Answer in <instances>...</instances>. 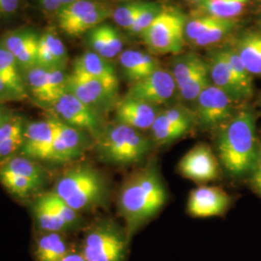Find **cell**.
Masks as SVG:
<instances>
[{
	"label": "cell",
	"mask_w": 261,
	"mask_h": 261,
	"mask_svg": "<svg viewBox=\"0 0 261 261\" xmlns=\"http://www.w3.org/2000/svg\"><path fill=\"white\" fill-rule=\"evenodd\" d=\"M159 112L156 107L125 96L115 106V122L140 132L150 130Z\"/></svg>",
	"instance_id": "19"
},
{
	"label": "cell",
	"mask_w": 261,
	"mask_h": 261,
	"mask_svg": "<svg viewBox=\"0 0 261 261\" xmlns=\"http://www.w3.org/2000/svg\"><path fill=\"white\" fill-rule=\"evenodd\" d=\"M41 7L47 12L57 13L63 8L61 0H37Z\"/></svg>",
	"instance_id": "42"
},
{
	"label": "cell",
	"mask_w": 261,
	"mask_h": 261,
	"mask_svg": "<svg viewBox=\"0 0 261 261\" xmlns=\"http://www.w3.org/2000/svg\"><path fill=\"white\" fill-rule=\"evenodd\" d=\"M38 66L47 69H64L68 55L62 40L54 32L40 35L38 46Z\"/></svg>",
	"instance_id": "25"
},
{
	"label": "cell",
	"mask_w": 261,
	"mask_h": 261,
	"mask_svg": "<svg viewBox=\"0 0 261 261\" xmlns=\"http://www.w3.org/2000/svg\"><path fill=\"white\" fill-rule=\"evenodd\" d=\"M153 141L140 130L114 122L106 125L94 140L100 161L108 165L127 167L142 163L153 148Z\"/></svg>",
	"instance_id": "4"
},
{
	"label": "cell",
	"mask_w": 261,
	"mask_h": 261,
	"mask_svg": "<svg viewBox=\"0 0 261 261\" xmlns=\"http://www.w3.org/2000/svg\"><path fill=\"white\" fill-rule=\"evenodd\" d=\"M223 51L239 84H241L243 89L249 95V97H251L252 94V75L246 69L240 57L234 49L226 48L223 49Z\"/></svg>",
	"instance_id": "37"
},
{
	"label": "cell",
	"mask_w": 261,
	"mask_h": 261,
	"mask_svg": "<svg viewBox=\"0 0 261 261\" xmlns=\"http://www.w3.org/2000/svg\"><path fill=\"white\" fill-rule=\"evenodd\" d=\"M49 108L57 119L86 133L93 140L99 137L106 126L99 112L69 91L62 94Z\"/></svg>",
	"instance_id": "7"
},
{
	"label": "cell",
	"mask_w": 261,
	"mask_h": 261,
	"mask_svg": "<svg viewBox=\"0 0 261 261\" xmlns=\"http://www.w3.org/2000/svg\"><path fill=\"white\" fill-rule=\"evenodd\" d=\"M119 64L124 77L132 84L140 82L160 69L159 61L155 57L137 49L122 51Z\"/></svg>",
	"instance_id": "22"
},
{
	"label": "cell",
	"mask_w": 261,
	"mask_h": 261,
	"mask_svg": "<svg viewBox=\"0 0 261 261\" xmlns=\"http://www.w3.org/2000/svg\"><path fill=\"white\" fill-rule=\"evenodd\" d=\"M167 200L168 191L155 162L127 178L119 192L118 211L130 239L158 214Z\"/></svg>",
	"instance_id": "1"
},
{
	"label": "cell",
	"mask_w": 261,
	"mask_h": 261,
	"mask_svg": "<svg viewBox=\"0 0 261 261\" xmlns=\"http://www.w3.org/2000/svg\"><path fill=\"white\" fill-rule=\"evenodd\" d=\"M42 196L46 200L47 205L49 206L53 209V211L56 215H58L66 224L70 226L71 230L75 229L77 226L81 225L82 223L81 213L76 212L73 208L66 204L63 200L57 197L51 191L42 194Z\"/></svg>",
	"instance_id": "34"
},
{
	"label": "cell",
	"mask_w": 261,
	"mask_h": 261,
	"mask_svg": "<svg viewBox=\"0 0 261 261\" xmlns=\"http://www.w3.org/2000/svg\"><path fill=\"white\" fill-rule=\"evenodd\" d=\"M178 172L196 183L210 182L220 175V161L207 144L199 143L179 161Z\"/></svg>",
	"instance_id": "14"
},
{
	"label": "cell",
	"mask_w": 261,
	"mask_h": 261,
	"mask_svg": "<svg viewBox=\"0 0 261 261\" xmlns=\"http://www.w3.org/2000/svg\"><path fill=\"white\" fill-rule=\"evenodd\" d=\"M125 1H130V0H125Z\"/></svg>",
	"instance_id": "49"
},
{
	"label": "cell",
	"mask_w": 261,
	"mask_h": 261,
	"mask_svg": "<svg viewBox=\"0 0 261 261\" xmlns=\"http://www.w3.org/2000/svg\"><path fill=\"white\" fill-rule=\"evenodd\" d=\"M195 114L185 107L169 108L159 112L150 129V139L154 144L167 145L187 135L195 125Z\"/></svg>",
	"instance_id": "11"
},
{
	"label": "cell",
	"mask_w": 261,
	"mask_h": 261,
	"mask_svg": "<svg viewBox=\"0 0 261 261\" xmlns=\"http://www.w3.org/2000/svg\"><path fill=\"white\" fill-rule=\"evenodd\" d=\"M191 3H193V4H196V5H197V4H199L202 0H189Z\"/></svg>",
	"instance_id": "47"
},
{
	"label": "cell",
	"mask_w": 261,
	"mask_h": 261,
	"mask_svg": "<svg viewBox=\"0 0 261 261\" xmlns=\"http://www.w3.org/2000/svg\"><path fill=\"white\" fill-rule=\"evenodd\" d=\"M251 173V185L254 192L261 197V143L258 145V151Z\"/></svg>",
	"instance_id": "40"
},
{
	"label": "cell",
	"mask_w": 261,
	"mask_h": 261,
	"mask_svg": "<svg viewBox=\"0 0 261 261\" xmlns=\"http://www.w3.org/2000/svg\"><path fill=\"white\" fill-rule=\"evenodd\" d=\"M73 248L62 232L38 231L33 243L35 261H61Z\"/></svg>",
	"instance_id": "23"
},
{
	"label": "cell",
	"mask_w": 261,
	"mask_h": 261,
	"mask_svg": "<svg viewBox=\"0 0 261 261\" xmlns=\"http://www.w3.org/2000/svg\"><path fill=\"white\" fill-rule=\"evenodd\" d=\"M0 183L11 195L20 199L28 198L43 187L36 181L12 173L2 168H0Z\"/></svg>",
	"instance_id": "31"
},
{
	"label": "cell",
	"mask_w": 261,
	"mask_h": 261,
	"mask_svg": "<svg viewBox=\"0 0 261 261\" xmlns=\"http://www.w3.org/2000/svg\"><path fill=\"white\" fill-rule=\"evenodd\" d=\"M130 241L125 227L101 220L86 230L80 250L86 261H126Z\"/></svg>",
	"instance_id": "5"
},
{
	"label": "cell",
	"mask_w": 261,
	"mask_h": 261,
	"mask_svg": "<svg viewBox=\"0 0 261 261\" xmlns=\"http://www.w3.org/2000/svg\"><path fill=\"white\" fill-rule=\"evenodd\" d=\"M255 125L254 113L246 109L236 112L218 129L219 161L232 176H244L252 171L259 145Z\"/></svg>",
	"instance_id": "2"
},
{
	"label": "cell",
	"mask_w": 261,
	"mask_h": 261,
	"mask_svg": "<svg viewBox=\"0 0 261 261\" xmlns=\"http://www.w3.org/2000/svg\"><path fill=\"white\" fill-rule=\"evenodd\" d=\"M61 261H86L80 249H72Z\"/></svg>",
	"instance_id": "44"
},
{
	"label": "cell",
	"mask_w": 261,
	"mask_h": 261,
	"mask_svg": "<svg viewBox=\"0 0 261 261\" xmlns=\"http://www.w3.org/2000/svg\"><path fill=\"white\" fill-rule=\"evenodd\" d=\"M0 79L16 95L18 100L28 98V89L23 76L20 74V67L16 58L2 44H0Z\"/></svg>",
	"instance_id": "26"
},
{
	"label": "cell",
	"mask_w": 261,
	"mask_h": 261,
	"mask_svg": "<svg viewBox=\"0 0 261 261\" xmlns=\"http://www.w3.org/2000/svg\"><path fill=\"white\" fill-rule=\"evenodd\" d=\"M195 103V119L204 130H218L235 114V101L214 84H210L204 88Z\"/></svg>",
	"instance_id": "8"
},
{
	"label": "cell",
	"mask_w": 261,
	"mask_h": 261,
	"mask_svg": "<svg viewBox=\"0 0 261 261\" xmlns=\"http://www.w3.org/2000/svg\"><path fill=\"white\" fill-rule=\"evenodd\" d=\"M68 76L64 69H47L36 66L25 71L23 80L28 93L34 100L50 107L67 91Z\"/></svg>",
	"instance_id": "10"
},
{
	"label": "cell",
	"mask_w": 261,
	"mask_h": 261,
	"mask_svg": "<svg viewBox=\"0 0 261 261\" xmlns=\"http://www.w3.org/2000/svg\"><path fill=\"white\" fill-rule=\"evenodd\" d=\"M88 43L95 54L105 59L120 56L123 49V39L115 28L102 23L89 31Z\"/></svg>",
	"instance_id": "24"
},
{
	"label": "cell",
	"mask_w": 261,
	"mask_h": 261,
	"mask_svg": "<svg viewBox=\"0 0 261 261\" xmlns=\"http://www.w3.org/2000/svg\"><path fill=\"white\" fill-rule=\"evenodd\" d=\"M51 192L79 213L103 206L110 195L106 178L87 164L67 169L57 179Z\"/></svg>",
	"instance_id": "3"
},
{
	"label": "cell",
	"mask_w": 261,
	"mask_h": 261,
	"mask_svg": "<svg viewBox=\"0 0 261 261\" xmlns=\"http://www.w3.org/2000/svg\"><path fill=\"white\" fill-rule=\"evenodd\" d=\"M163 7L158 3L147 2L145 7L140 13L137 19L135 20L133 27L130 28L129 32L135 35H141V33L150 27V24L154 21V19L158 17L159 14Z\"/></svg>",
	"instance_id": "39"
},
{
	"label": "cell",
	"mask_w": 261,
	"mask_h": 261,
	"mask_svg": "<svg viewBox=\"0 0 261 261\" xmlns=\"http://www.w3.org/2000/svg\"><path fill=\"white\" fill-rule=\"evenodd\" d=\"M19 9V0H0V19L15 16Z\"/></svg>",
	"instance_id": "41"
},
{
	"label": "cell",
	"mask_w": 261,
	"mask_h": 261,
	"mask_svg": "<svg viewBox=\"0 0 261 261\" xmlns=\"http://www.w3.org/2000/svg\"><path fill=\"white\" fill-rule=\"evenodd\" d=\"M244 2L239 0H202L197 4L203 15L224 19H235L245 8Z\"/></svg>",
	"instance_id": "32"
},
{
	"label": "cell",
	"mask_w": 261,
	"mask_h": 261,
	"mask_svg": "<svg viewBox=\"0 0 261 261\" xmlns=\"http://www.w3.org/2000/svg\"><path fill=\"white\" fill-rule=\"evenodd\" d=\"M18 100L16 95L10 90L9 87L0 79V101Z\"/></svg>",
	"instance_id": "43"
},
{
	"label": "cell",
	"mask_w": 261,
	"mask_h": 261,
	"mask_svg": "<svg viewBox=\"0 0 261 261\" xmlns=\"http://www.w3.org/2000/svg\"><path fill=\"white\" fill-rule=\"evenodd\" d=\"M39 39L33 30L20 29L5 34L1 44L16 58L20 69L28 71L38 66Z\"/></svg>",
	"instance_id": "18"
},
{
	"label": "cell",
	"mask_w": 261,
	"mask_h": 261,
	"mask_svg": "<svg viewBox=\"0 0 261 261\" xmlns=\"http://www.w3.org/2000/svg\"><path fill=\"white\" fill-rule=\"evenodd\" d=\"M102 81L118 91V77L114 67L102 56L94 51H87L75 60L73 72Z\"/></svg>",
	"instance_id": "21"
},
{
	"label": "cell",
	"mask_w": 261,
	"mask_h": 261,
	"mask_svg": "<svg viewBox=\"0 0 261 261\" xmlns=\"http://www.w3.org/2000/svg\"><path fill=\"white\" fill-rule=\"evenodd\" d=\"M146 3L147 2L134 1L125 4L112 12V18L117 25L129 31L140 12L145 7Z\"/></svg>",
	"instance_id": "35"
},
{
	"label": "cell",
	"mask_w": 261,
	"mask_h": 261,
	"mask_svg": "<svg viewBox=\"0 0 261 261\" xmlns=\"http://www.w3.org/2000/svg\"><path fill=\"white\" fill-rule=\"evenodd\" d=\"M10 115H11V114H9L8 112H6L3 107L0 106V127L9 118Z\"/></svg>",
	"instance_id": "45"
},
{
	"label": "cell",
	"mask_w": 261,
	"mask_h": 261,
	"mask_svg": "<svg viewBox=\"0 0 261 261\" xmlns=\"http://www.w3.org/2000/svg\"><path fill=\"white\" fill-rule=\"evenodd\" d=\"M236 27L235 19H223L214 28L208 29L202 35L196 39L193 44L198 47H206L220 42L222 39L227 36Z\"/></svg>",
	"instance_id": "36"
},
{
	"label": "cell",
	"mask_w": 261,
	"mask_h": 261,
	"mask_svg": "<svg viewBox=\"0 0 261 261\" xmlns=\"http://www.w3.org/2000/svg\"><path fill=\"white\" fill-rule=\"evenodd\" d=\"M177 91L186 102H195L210 82L208 64L193 53L179 56L171 71Z\"/></svg>",
	"instance_id": "9"
},
{
	"label": "cell",
	"mask_w": 261,
	"mask_h": 261,
	"mask_svg": "<svg viewBox=\"0 0 261 261\" xmlns=\"http://www.w3.org/2000/svg\"><path fill=\"white\" fill-rule=\"evenodd\" d=\"M0 168H4L12 173L36 181L42 186H44L47 181V170L39 165L37 161L19 154L1 163Z\"/></svg>",
	"instance_id": "29"
},
{
	"label": "cell",
	"mask_w": 261,
	"mask_h": 261,
	"mask_svg": "<svg viewBox=\"0 0 261 261\" xmlns=\"http://www.w3.org/2000/svg\"><path fill=\"white\" fill-rule=\"evenodd\" d=\"M112 12L113 11L110 8V6L106 5L69 24L68 27L63 28L62 31L70 36L83 35L85 32H88L93 28H97L98 25L102 24L103 21L112 17Z\"/></svg>",
	"instance_id": "33"
},
{
	"label": "cell",
	"mask_w": 261,
	"mask_h": 261,
	"mask_svg": "<svg viewBox=\"0 0 261 261\" xmlns=\"http://www.w3.org/2000/svg\"><path fill=\"white\" fill-rule=\"evenodd\" d=\"M67 91L100 114L112 108L117 95V90L102 81L75 73L68 76Z\"/></svg>",
	"instance_id": "12"
},
{
	"label": "cell",
	"mask_w": 261,
	"mask_h": 261,
	"mask_svg": "<svg viewBox=\"0 0 261 261\" xmlns=\"http://www.w3.org/2000/svg\"><path fill=\"white\" fill-rule=\"evenodd\" d=\"M252 75H261V32L243 34L234 49Z\"/></svg>",
	"instance_id": "27"
},
{
	"label": "cell",
	"mask_w": 261,
	"mask_h": 261,
	"mask_svg": "<svg viewBox=\"0 0 261 261\" xmlns=\"http://www.w3.org/2000/svg\"><path fill=\"white\" fill-rule=\"evenodd\" d=\"M239 1H241V2H244V3H246L248 0H239Z\"/></svg>",
	"instance_id": "48"
},
{
	"label": "cell",
	"mask_w": 261,
	"mask_h": 261,
	"mask_svg": "<svg viewBox=\"0 0 261 261\" xmlns=\"http://www.w3.org/2000/svg\"><path fill=\"white\" fill-rule=\"evenodd\" d=\"M88 136L83 130H77L57 119L56 139L47 162L66 164L82 157L89 146Z\"/></svg>",
	"instance_id": "16"
},
{
	"label": "cell",
	"mask_w": 261,
	"mask_h": 261,
	"mask_svg": "<svg viewBox=\"0 0 261 261\" xmlns=\"http://www.w3.org/2000/svg\"><path fill=\"white\" fill-rule=\"evenodd\" d=\"M61 1H62V4H63V7H64L66 5H68V4L72 3V2H74L75 0H61Z\"/></svg>",
	"instance_id": "46"
},
{
	"label": "cell",
	"mask_w": 261,
	"mask_h": 261,
	"mask_svg": "<svg viewBox=\"0 0 261 261\" xmlns=\"http://www.w3.org/2000/svg\"><path fill=\"white\" fill-rule=\"evenodd\" d=\"M32 213L38 231L62 232L71 230L70 226L47 205L43 196H37L32 205Z\"/></svg>",
	"instance_id": "28"
},
{
	"label": "cell",
	"mask_w": 261,
	"mask_h": 261,
	"mask_svg": "<svg viewBox=\"0 0 261 261\" xmlns=\"http://www.w3.org/2000/svg\"><path fill=\"white\" fill-rule=\"evenodd\" d=\"M224 19L215 18L209 15H200L188 20L185 28V37L192 43L202 35L208 29L214 28Z\"/></svg>",
	"instance_id": "38"
},
{
	"label": "cell",
	"mask_w": 261,
	"mask_h": 261,
	"mask_svg": "<svg viewBox=\"0 0 261 261\" xmlns=\"http://www.w3.org/2000/svg\"><path fill=\"white\" fill-rule=\"evenodd\" d=\"M106 5L108 4L102 0H75L56 13L58 27L62 30L77 19Z\"/></svg>",
	"instance_id": "30"
},
{
	"label": "cell",
	"mask_w": 261,
	"mask_h": 261,
	"mask_svg": "<svg viewBox=\"0 0 261 261\" xmlns=\"http://www.w3.org/2000/svg\"><path fill=\"white\" fill-rule=\"evenodd\" d=\"M231 198L221 188L201 186L194 189L187 201V212L194 218H211L224 215Z\"/></svg>",
	"instance_id": "17"
},
{
	"label": "cell",
	"mask_w": 261,
	"mask_h": 261,
	"mask_svg": "<svg viewBox=\"0 0 261 261\" xmlns=\"http://www.w3.org/2000/svg\"><path fill=\"white\" fill-rule=\"evenodd\" d=\"M208 70L211 84L229 95L235 102L249 98L234 75L223 50H217L211 55Z\"/></svg>",
	"instance_id": "20"
},
{
	"label": "cell",
	"mask_w": 261,
	"mask_h": 261,
	"mask_svg": "<svg viewBox=\"0 0 261 261\" xmlns=\"http://www.w3.org/2000/svg\"><path fill=\"white\" fill-rule=\"evenodd\" d=\"M186 23L185 15L179 10L163 7L158 17L140 36L154 54H179L185 44Z\"/></svg>",
	"instance_id": "6"
},
{
	"label": "cell",
	"mask_w": 261,
	"mask_h": 261,
	"mask_svg": "<svg viewBox=\"0 0 261 261\" xmlns=\"http://www.w3.org/2000/svg\"><path fill=\"white\" fill-rule=\"evenodd\" d=\"M57 119L50 116L44 120L29 122L25 125L23 143L19 155L34 161H48L56 139Z\"/></svg>",
	"instance_id": "15"
},
{
	"label": "cell",
	"mask_w": 261,
	"mask_h": 261,
	"mask_svg": "<svg viewBox=\"0 0 261 261\" xmlns=\"http://www.w3.org/2000/svg\"><path fill=\"white\" fill-rule=\"evenodd\" d=\"M176 91L171 72L160 68L147 77L132 84L126 96L157 108L168 103Z\"/></svg>",
	"instance_id": "13"
}]
</instances>
